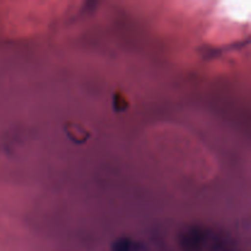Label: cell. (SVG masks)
Returning a JSON list of instances; mask_svg holds the SVG:
<instances>
[{
	"instance_id": "cell-1",
	"label": "cell",
	"mask_w": 251,
	"mask_h": 251,
	"mask_svg": "<svg viewBox=\"0 0 251 251\" xmlns=\"http://www.w3.org/2000/svg\"><path fill=\"white\" fill-rule=\"evenodd\" d=\"M183 251H235L227 235L206 227H191L181 235Z\"/></svg>"
},
{
	"instance_id": "cell-2",
	"label": "cell",
	"mask_w": 251,
	"mask_h": 251,
	"mask_svg": "<svg viewBox=\"0 0 251 251\" xmlns=\"http://www.w3.org/2000/svg\"><path fill=\"white\" fill-rule=\"evenodd\" d=\"M110 251H146L140 243H136L129 237H123L113 243Z\"/></svg>"
}]
</instances>
